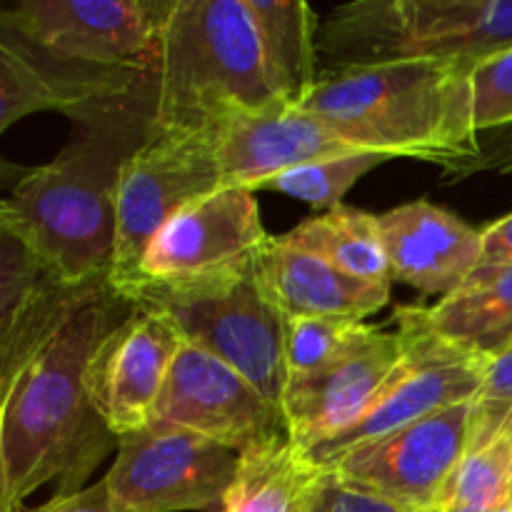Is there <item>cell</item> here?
I'll return each mask as SVG.
<instances>
[{
	"label": "cell",
	"instance_id": "1",
	"mask_svg": "<svg viewBox=\"0 0 512 512\" xmlns=\"http://www.w3.org/2000/svg\"><path fill=\"white\" fill-rule=\"evenodd\" d=\"M133 303L93 280L70 290L30 323L0 335V512H23L38 488L58 495L118 448L90 395V370Z\"/></svg>",
	"mask_w": 512,
	"mask_h": 512
},
{
	"label": "cell",
	"instance_id": "2",
	"mask_svg": "<svg viewBox=\"0 0 512 512\" xmlns=\"http://www.w3.org/2000/svg\"><path fill=\"white\" fill-rule=\"evenodd\" d=\"M473 63L398 60L320 70L315 88L293 108L315 115L373 153L443 165L445 178H470L483 158L473 125Z\"/></svg>",
	"mask_w": 512,
	"mask_h": 512
},
{
	"label": "cell",
	"instance_id": "3",
	"mask_svg": "<svg viewBox=\"0 0 512 512\" xmlns=\"http://www.w3.org/2000/svg\"><path fill=\"white\" fill-rule=\"evenodd\" d=\"M148 133L80 128L58 158L20 170L0 203V230L28 245L68 285L110 278L118 240V175Z\"/></svg>",
	"mask_w": 512,
	"mask_h": 512
},
{
	"label": "cell",
	"instance_id": "4",
	"mask_svg": "<svg viewBox=\"0 0 512 512\" xmlns=\"http://www.w3.org/2000/svg\"><path fill=\"white\" fill-rule=\"evenodd\" d=\"M288 105L248 0H170L155 63L150 133H205L230 110Z\"/></svg>",
	"mask_w": 512,
	"mask_h": 512
},
{
	"label": "cell",
	"instance_id": "5",
	"mask_svg": "<svg viewBox=\"0 0 512 512\" xmlns=\"http://www.w3.org/2000/svg\"><path fill=\"white\" fill-rule=\"evenodd\" d=\"M512 48V0H358L320 20L325 70L398 60L478 63Z\"/></svg>",
	"mask_w": 512,
	"mask_h": 512
},
{
	"label": "cell",
	"instance_id": "6",
	"mask_svg": "<svg viewBox=\"0 0 512 512\" xmlns=\"http://www.w3.org/2000/svg\"><path fill=\"white\" fill-rule=\"evenodd\" d=\"M120 295L163 315L185 343L238 370L270 403H283L285 320L260 290L253 265L195 280L140 278Z\"/></svg>",
	"mask_w": 512,
	"mask_h": 512
},
{
	"label": "cell",
	"instance_id": "7",
	"mask_svg": "<svg viewBox=\"0 0 512 512\" xmlns=\"http://www.w3.org/2000/svg\"><path fill=\"white\" fill-rule=\"evenodd\" d=\"M43 110H58L85 130H150L155 70L75 63L0 25V130Z\"/></svg>",
	"mask_w": 512,
	"mask_h": 512
},
{
	"label": "cell",
	"instance_id": "8",
	"mask_svg": "<svg viewBox=\"0 0 512 512\" xmlns=\"http://www.w3.org/2000/svg\"><path fill=\"white\" fill-rule=\"evenodd\" d=\"M393 320L403 335V360L373 405L350 428L310 453L323 468H330L360 445L398 433L453 405L470 403L483 385L490 365L488 355L450 343L435 333L423 305H405Z\"/></svg>",
	"mask_w": 512,
	"mask_h": 512
},
{
	"label": "cell",
	"instance_id": "9",
	"mask_svg": "<svg viewBox=\"0 0 512 512\" xmlns=\"http://www.w3.org/2000/svg\"><path fill=\"white\" fill-rule=\"evenodd\" d=\"M223 188L215 130L148 133L118 175V240L110 285L125 293L138 283L155 235L193 200Z\"/></svg>",
	"mask_w": 512,
	"mask_h": 512
},
{
	"label": "cell",
	"instance_id": "10",
	"mask_svg": "<svg viewBox=\"0 0 512 512\" xmlns=\"http://www.w3.org/2000/svg\"><path fill=\"white\" fill-rule=\"evenodd\" d=\"M240 455L185 428L153 425L120 438L105 483L118 512H225Z\"/></svg>",
	"mask_w": 512,
	"mask_h": 512
},
{
	"label": "cell",
	"instance_id": "11",
	"mask_svg": "<svg viewBox=\"0 0 512 512\" xmlns=\"http://www.w3.org/2000/svg\"><path fill=\"white\" fill-rule=\"evenodd\" d=\"M168 8L150 0H20L0 13V25L75 63L155 70Z\"/></svg>",
	"mask_w": 512,
	"mask_h": 512
},
{
	"label": "cell",
	"instance_id": "12",
	"mask_svg": "<svg viewBox=\"0 0 512 512\" xmlns=\"http://www.w3.org/2000/svg\"><path fill=\"white\" fill-rule=\"evenodd\" d=\"M150 423L193 430L238 455L290 438L280 405L228 363L188 343L175 358Z\"/></svg>",
	"mask_w": 512,
	"mask_h": 512
},
{
	"label": "cell",
	"instance_id": "13",
	"mask_svg": "<svg viewBox=\"0 0 512 512\" xmlns=\"http://www.w3.org/2000/svg\"><path fill=\"white\" fill-rule=\"evenodd\" d=\"M470 403L428 415L408 428L350 450L333 463L340 483L415 512H438L450 475L468 453Z\"/></svg>",
	"mask_w": 512,
	"mask_h": 512
},
{
	"label": "cell",
	"instance_id": "14",
	"mask_svg": "<svg viewBox=\"0 0 512 512\" xmlns=\"http://www.w3.org/2000/svg\"><path fill=\"white\" fill-rule=\"evenodd\" d=\"M403 353L405 343L398 330L388 333L363 323L348 348L325 368L290 378L280 403L290 440L313 453L350 428L378 398Z\"/></svg>",
	"mask_w": 512,
	"mask_h": 512
},
{
	"label": "cell",
	"instance_id": "15",
	"mask_svg": "<svg viewBox=\"0 0 512 512\" xmlns=\"http://www.w3.org/2000/svg\"><path fill=\"white\" fill-rule=\"evenodd\" d=\"M268 240L253 190L223 185L185 205L155 235L140 278L195 280L250 268Z\"/></svg>",
	"mask_w": 512,
	"mask_h": 512
},
{
	"label": "cell",
	"instance_id": "16",
	"mask_svg": "<svg viewBox=\"0 0 512 512\" xmlns=\"http://www.w3.org/2000/svg\"><path fill=\"white\" fill-rule=\"evenodd\" d=\"M183 345L163 315L135 305L105 338L90 370V395L115 438L148 428Z\"/></svg>",
	"mask_w": 512,
	"mask_h": 512
},
{
	"label": "cell",
	"instance_id": "17",
	"mask_svg": "<svg viewBox=\"0 0 512 512\" xmlns=\"http://www.w3.org/2000/svg\"><path fill=\"white\" fill-rule=\"evenodd\" d=\"M223 185L258 193L265 180L340 155L373 153L293 105L268 110H230L215 125Z\"/></svg>",
	"mask_w": 512,
	"mask_h": 512
},
{
	"label": "cell",
	"instance_id": "18",
	"mask_svg": "<svg viewBox=\"0 0 512 512\" xmlns=\"http://www.w3.org/2000/svg\"><path fill=\"white\" fill-rule=\"evenodd\" d=\"M378 220L393 280L418 293L448 298L483 263V230L428 200L398 205Z\"/></svg>",
	"mask_w": 512,
	"mask_h": 512
},
{
	"label": "cell",
	"instance_id": "19",
	"mask_svg": "<svg viewBox=\"0 0 512 512\" xmlns=\"http://www.w3.org/2000/svg\"><path fill=\"white\" fill-rule=\"evenodd\" d=\"M255 280L283 318H345L363 323L383 310L390 285H373L343 273L328 260L270 238L253 263Z\"/></svg>",
	"mask_w": 512,
	"mask_h": 512
},
{
	"label": "cell",
	"instance_id": "20",
	"mask_svg": "<svg viewBox=\"0 0 512 512\" xmlns=\"http://www.w3.org/2000/svg\"><path fill=\"white\" fill-rule=\"evenodd\" d=\"M330 470L293 440L240 455L225 512H318Z\"/></svg>",
	"mask_w": 512,
	"mask_h": 512
},
{
	"label": "cell",
	"instance_id": "21",
	"mask_svg": "<svg viewBox=\"0 0 512 512\" xmlns=\"http://www.w3.org/2000/svg\"><path fill=\"white\" fill-rule=\"evenodd\" d=\"M430 328L445 340L480 355L512 345V263L478 268L463 288L425 308Z\"/></svg>",
	"mask_w": 512,
	"mask_h": 512
},
{
	"label": "cell",
	"instance_id": "22",
	"mask_svg": "<svg viewBox=\"0 0 512 512\" xmlns=\"http://www.w3.org/2000/svg\"><path fill=\"white\" fill-rule=\"evenodd\" d=\"M263 40L275 88L288 105H298L320 78V18L303 0H248Z\"/></svg>",
	"mask_w": 512,
	"mask_h": 512
},
{
	"label": "cell",
	"instance_id": "23",
	"mask_svg": "<svg viewBox=\"0 0 512 512\" xmlns=\"http://www.w3.org/2000/svg\"><path fill=\"white\" fill-rule=\"evenodd\" d=\"M283 238L353 278L373 285H393L378 215L340 205L328 213L313 215Z\"/></svg>",
	"mask_w": 512,
	"mask_h": 512
},
{
	"label": "cell",
	"instance_id": "24",
	"mask_svg": "<svg viewBox=\"0 0 512 512\" xmlns=\"http://www.w3.org/2000/svg\"><path fill=\"white\" fill-rule=\"evenodd\" d=\"M512 493V435H500L480 450H470L450 475L438 512L478 508L495 512L510 503Z\"/></svg>",
	"mask_w": 512,
	"mask_h": 512
},
{
	"label": "cell",
	"instance_id": "25",
	"mask_svg": "<svg viewBox=\"0 0 512 512\" xmlns=\"http://www.w3.org/2000/svg\"><path fill=\"white\" fill-rule=\"evenodd\" d=\"M395 160L388 153H355L340 155V158L315 160V163L300 165V168L285 170L275 178L265 180L260 190H273L288 198L303 200L315 210H335L343 205L345 193L378 165Z\"/></svg>",
	"mask_w": 512,
	"mask_h": 512
},
{
	"label": "cell",
	"instance_id": "26",
	"mask_svg": "<svg viewBox=\"0 0 512 512\" xmlns=\"http://www.w3.org/2000/svg\"><path fill=\"white\" fill-rule=\"evenodd\" d=\"M288 380L325 368L338 358L363 323L345 318H283Z\"/></svg>",
	"mask_w": 512,
	"mask_h": 512
},
{
	"label": "cell",
	"instance_id": "27",
	"mask_svg": "<svg viewBox=\"0 0 512 512\" xmlns=\"http://www.w3.org/2000/svg\"><path fill=\"white\" fill-rule=\"evenodd\" d=\"M512 420V345L493 355L478 395L470 400L468 453L493 443Z\"/></svg>",
	"mask_w": 512,
	"mask_h": 512
},
{
	"label": "cell",
	"instance_id": "28",
	"mask_svg": "<svg viewBox=\"0 0 512 512\" xmlns=\"http://www.w3.org/2000/svg\"><path fill=\"white\" fill-rule=\"evenodd\" d=\"M470 93L478 135L512 128V48L488 55L473 65Z\"/></svg>",
	"mask_w": 512,
	"mask_h": 512
},
{
	"label": "cell",
	"instance_id": "29",
	"mask_svg": "<svg viewBox=\"0 0 512 512\" xmlns=\"http://www.w3.org/2000/svg\"><path fill=\"white\" fill-rule=\"evenodd\" d=\"M318 512H415V510L400 508V505L378 498V495H370V493H363V490L350 488V485L340 483V480L330 473L328 488H325Z\"/></svg>",
	"mask_w": 512,
	"mask_h": 512
},
{
	"label": "cell",
	"instance_id": "30",
	"mask_svg": "<svg viewBox=\"0 0 512 512\" xmlns=\"http://www.w3.org/2000/svg\"><path fill=\"white\" fill-rule=\"evenodd\" d=\"M23 512H118L110 498V490L105 480L88 485L83 490H75V493L58 495L55 493L48 503L38 505L33 510Z\"/></svg>",
	"mask_w": 512,
	"mask_h": 512
},
{
	"label": "cell",
	"instance_id": "31",
	"mask_svg": "<svg viewBox=\"0 0 512 512\" xmlns=\"http://www.w3.org/2000/svg\"><path fill=\"white\" fill-rule=\"evenodd\" d=\"M512 263V213L483 230V263L480 268H500Z\"/></svg>",
	"mask_w": 512,
	"mask_h": 512
},
{
	"label": "cell",
	"instance_id": "32",
	"mask_svg": "<svg viewBox=\"0 0 512 512\" xmlns=\"http://www.w3.org/2000/svg\"><path fill=\"white\" fill-rule=\"evenodd\" d=\"M480 170H495V173L512 175V128L488 133V140H483V158L475 163L470 175L480 173Z\"/></svg>",
	"mask_w": 512,
	"mask_h": 512
},
{
	"label": "cell",
	"instance_id": "33",
	"mask_svg": "<svg viewBox=\"0 0 512 512\" xmlns=\"http://www.w3.org/2000/svg\"><path fill=\"white\" fill-rule=\"evenodd\" d=\"M440 512H488V510H478V508H450V510H440Z\"/></svg>",
	"mask_w": 512,
	"mask_h": 512
},
{
	"label": "cell",
	"instance_id": "34",
	"mask_svg": "<svg viewBox=\"0 0 512 512\" xmlns=\"http://www.w3.org/2000/svg\"><path fill=\"white\" fill-rule=\"evenodd\" d=\"M495 512H512V503H508V505H503V508H498Z\"/></svg>",
	"mask_w": 512,
	"mask_h": 512
},
{
	"label": "cell",
	"instance_id": "35",
	"mask_svg": "<svg viewBox=\"0 0 512 512\" xmlns=\"http://www.w3.org/2000/svg\"><path fill=\"white\" fill-rule=\"evenodd\" d=\"M510 503H512V493H510Z\"/></svg>",
	"mask_w": 512,
	"mask_h": 512
}]
</instances>
